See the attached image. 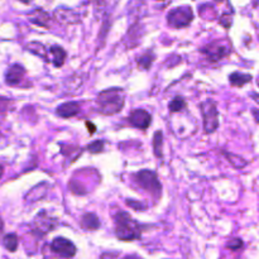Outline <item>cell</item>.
I'll list each match as a JSON object with an SVG mask.
<instances>
[{
    "label": "cell",
    "mask_w": 259,
    "mask_h": 259,
    "mask_svg": "<svg viewBox=\"0 0 259 259\" xmlns=\"http://www.w3.org/2000/svg\"><path fill=\"white\" fill-rule=\"evenodd\" d=\"M125 95L121 89H108L96 98V108L103 115H114L124 108Z\"/></svg>",
    "instance_id": "cell-1"
},
{
    "label": "cell",
    "mask_w": 259,
    "mask_h": 259,
    "mask_svg": "<svg viewBox=\"0 0 259 259\" xmlns=\"http://www.w3.org/2000/svg\"><path fill=\"white\" fill-rule=\"evenodd\" d=\"M86 126H88V128H89V133H90V134L95 133L96 128H95V125H94L93 123H90V121H86Z\"/></svg>",
    "instance_id": "cell-27"
},
{
    "label": "cell",
    "mask_w": 259,
    "mask_h": 259,
    "mask_svg": "<svg viewBox=\"0 0 259 259\" xmlns=\"http://www.w3.org/2000/svg\"><path fill=\"white\" fill-rule=\"evenodd\" d=\"M253 114H254V116H255V120L259 123V111L257 110V109H254V110H253Z\"/></svg>",
    "instance_id": "cell-28"
},
{
    "label": "cell",
    "mask_w": 259,
    "mask_h": 259,
    "mask_svg": "<svg viewBox=\"0 0 259 259\" xmlns=\"http://www.w3.org/2000/svg\"><path fill=\"white\" fill-rule=\"evenodd\" d=\"M126 204H128L129 206L133 207V209H136V210H143V209H146V207H147V205H143L142 202L136 201V200H126Z\"/></svg>",
    "instance_id": "cell-24"
},
{
    "label": "cell",
    "mask_w": 259,
    "mask_h": 259,
    "mask_svg": "<svg viewBox=\"0 0 259 259\" xmlns=\"http://www.w3.org/2000/svg\"><path fill=\"white\" fill-rule=\"evenodd\" d=\"M81 225L82 228L88 230H96L100 228V220L93 212H88L82 217V220H81Z\"/></svg>",
    "instance_id": "cell-14"
},
{
    "label": "cell",
    "mask_w": 259,
    "mask_h": 259,
    "mask_svg": "<svg viewBox=\"0 0 259 259\" xmlns=\"http://www.w3.org/2000/svg\"><path fill=\"white\" fill-rule=\"evenodd\" d=\"M51 249L63 258H72L76 254L75 244L66 238H55L51 243Z\"/></svg>",
    "instance_id": "cell-8"
},
{
    "label": "cell",
    "mask_w": 259,
    "mask_h": 259,
    "mask_svg": "<svg viewBox=\"0 0 259 259\" xmlns=\"http://www.w3.org/2000/svg\"><path fill=\"white\" fill-rule=\"evenodd\" d=\"M51 55H52V62L56 67H61L65 63L66 60V51L60 46H53L50 50Z\"/></svg>",
    "instance_id": "cell-15"
},
{
    "label": "cell",
    "mask_w": 259,
    "mask_h": 259,
    "mask_svg": "<svg viewBox=\"0 0 259 259\" xmlns=\"http://www.w3.org/2000/svg\"><path fill=\"white\" fill-rule=\"evenodd\" d=\"M24 75L25 70L23 66L13 65L8 68L7 73H5V82L10 86H17L22 82Z\"/></svg>",
    "instance_id": "cell-10"
},
{
    "label": "cell",
    "mask_w": 259,
    "mask_h": 259,
    "mask_svg": "<svg viewBox=\"0 0 259 259\" xmlns=\"http://www.w3.org/2000/svg\"><path fill=\"white\" fill-rule=\"evenodd\" d=\"M115 220V235L120 240L124 242H131V240L139 239L142 235V227L132 219L129 214L124 211H119L114 217Z\"/></svg>",
    "instance_id": "cell-2"
},
{
    "label": "cell",
    "mask_w": 259,
    "mask_h": 259,
    "mask_svg": "<svg viewBox=\"0 0 259 259\" xmlns=\"http://www.w3.org/2000/svg\"><path fill=\"white\" fill-rule=\"evenodd\" d=\"M162 146H163V134L162 132H156L153 136V149L154 154H156L158 158L162 157Z\"/></svg>",
    "instance_id": "cell-18"
},
{
    "label": "cell",
    "mask_w": 259,
    "mask_h": 259,
    "mask_svg": "<svg viewBox=\"0 0 259 259\" xmlns=\"http://www.w3.org/2000/svg\"><path fill=\"white\" fill-rule=\"evenodd\" d=\"M220 24L224 25L225 28H229L230 25H232V15H229V14L223 15L222 19H220Z\"/></svg>",
    "instance_id": "cell-26"
},
{
    "label": "cell",
    "mask_w": 259,
    "mask_h": 259,
    "mask_svg": "<svg viewBox=\"0 0 259 259\" xmlns=\"http://www.w3.org/2000/svg\"><path fill=\"white\" fill-rule=\"evenodd\" d=\"M215 2H218V3H222L223 0H215Z\"/></svg>",
    "instance_id": "cell-31"
},
{
    "label": "cell",
    "mask_w": 259,
    "mask_h": 259,
    "mask_svg": "<svg viewBox=\"0 0 259 259\" xmlns=\"http://www.w3.org/2000/svg\"><path fill=\"white\" fill-rule=\"evenodd\" d=\"M123 259H139L137 255H126V257H124Z\"/></svg>",
    "instance_id": "cell-29"
},
{
    "label": "cell",
    "mask_w": 259,
    "mask_h": 259,
    "mask_svg": "<svg viewBox=\"0 0 259 259\" xmlns=\"http://www.w3.org/2000/svg\"><path fill=\"white\" fill-rule=\"evenodd\" d=\"M194 19V13L190 7H179L172 9L167 15V22L172 28H184L190 25Z\"/></svg>",
    "instance_id": "cell-5"
},
{
    "label": "cell",
    "mask_w": 259,
    "mask_h": 259,
    "mask_svg": "<svg viewBox=\"0 0 259 259\" xmlns=\"http://www.w3.org/2000/svg\"><path fill=\"white\" fill-rule=\"evenodd\" d=\"M225 156L228 157V159H230V163H232L233 166L235 167V168H239V166H238V163H237L238 161H239V162H243V161H245V159L240 158V157H237V156H234V154H228V153H225Z\"/></svg>",
    "instance_id": "cell-25"
},
{
    "label": "cell",
    "mask_w": 259,
    "mask_h": 259,
    "mask_svg": "<svg viewBox=\"0 0 259 259\" xmlns=\"http://www.w3.org/2000/svg\"><path fill=\"white\" fill-rule=\"evenodd\" d=\"M29 20L32 23H34V24L39 25V27L48 28V27H50L51 17H50V14H48V13L45 12V10L35 9V10H33L32 13H30Z\"/></svg>",
    "instance_id": "cell-13"
},
{
    "label": "cell",
    "mask_w": 259,
    "mask_h": 259,
    "mask_svg": "<svg viewBox=\"0 0 259 259\" xmlns=\"http://www.w3.org/2000/svg\"><path fill=\"white\" fill-rule=\"evenodd\" d=\"M20 2H22V3H24V4H29V3L32 2V0H20Z\"/></svg>",
    "instance_id": "cell-30"
},
{
    "label": "cell",
    "mask_w": 259,
    "mask_h": 259,
    "mask_svg": "<svg viewBox=\"0 0 259 259\" xmlns=\"http://www.w3.org/2000/svg\"><path fill=\"white\" fill-rule=\"evenodd\" d=\"M133 177L134 181L138 184L141 189L146 190L149 194L159 196L162 191V185L159 184L156 172L151 171V169H142V171L137 172Z\"/></svg>",
    "instance_id": "cell-3"
},
{
    "label": "cell",
    "mask_w": 259,
    "mask_h": 259,
    "mask_svg": "<svg viewBox=\"0 0 259 259\" xmlns=\"http://www.w3.org/2000/svg\"><path fill=\"white\" fill-rule=\"evenodd\" d=\"M250 80H252V76L248 75V73L234 72L229 76L230 85L235 86V88H242L243 85L248 83Z\"/></svg>",
    "instance_id": "cell-16"
},
{
    "label": "cell",
    "mask_w": 259,
    "mask_h": 259,
    "mask_svg": "<svg viewBox=\"0 0 259 259\" xmlns=\"http://www.w3.org/2000/svg\"><path fill=\"white\" fill-rule=\"evenodd\" d=\"M129 121L139 129H147L151 125L152 115L144 109H136L129 115Z\"/></svg>",
    "instance_id": "cell-9"
},
{
    "label": "cell",
    "mask_w": 259,
    "mask_h": 259,
    "mask_svg": "<svg viewBox=\"0 0 259 259\" xmlns=\"http://www.w3.org/2000/svg\"><path fill=\"white\" fill-rule=\"evenodd\" d=\"M243 242L240 239H233L228 242V248L233 250H238V249H242L243 248Z\"/></svg>",
    "instance_id": "cell-23"
},
{
    "label": "cell",
    "mask_w": 259,
    "mask_h": 259,
    "mask_svg": "<svg viewBox=\"0 0 259 259\" xmlns=\"http://www.w3.org/2000/svg\"><path fill=\"white\" fill-rule=\"evenodd\" d=\"M201 52L206 56L209 60L211 61H220L224 57L229 56L230 48L225 45L222 40H218V42L209 43L207 46H205L204 48H201Z\"/></svg>",
    "instance_id": "cell-6"
},
{
    "label": "cell",
    "mask_w": 259,
    "mask_h": 259,
    "mask_svg": "<svg viewBox=\"0 0 259 259\" xmlns=\"http://www.w3.org/2000/svg\"><path fill=\"white\" fill-rule=\"evenodd\" d=\"M28 51H30L32 53H34V55L39 56V57H42L43 60L47 61L48 57H47V51H46L45 46L40 45V43L38 42H32L29 43V45L27 46Z\"/></svg>",
    "instance_id": "cell-17"
},
{
    "label": "cell",
    "mask_w": 259,
    "mask_h": 259,
    "mask_svg": "<svg viewBox=\"0 0 259 259\" xmlns=\"http://www.w3.org/2000/svg\"><path fill=\"white\" fill-rule=\"evenodd\" d=\"M201 114L204 118V129L207 134L214 133L219 126V113H218L217 104L212 100L205 101L201 104Z\"/></svg>",
    "instance_id": "cell-4"
},
{
    "label": "cell",
    "mask_w": 259,
    "mask_h": 259,
    "mask_svg": "<svg viewBox=\"0 0 259 259\" xmlns=\"http://www.w3.org/2000/svg\"><path fill=\"white\" fill-rule=\"evenodd\" d=\"M56 227H57V220L51 218L50 215L46 214L45 211L39 212V214L34 218V220H33V230L40 235L47 234L48 232L55 229Z\"/></svg>",
    "instance_id": "cell-7"
},
{
    "label": "cell",
    "mask_w": 259,
    "mask_h": 259,
    "mask_svg": "<svg viewBox=\"0 0 259 259\" xmlns=\"http://www.w3.org/2000/svg\"><path fill=\"white\" fill-rule=\"evenodd\" d=\"M152 62H153V56L147 53V55H143L142 57L138 58V65L141 68H144V70H148L151 67Z\"/></svg>",
    "instance_id": "cell-21"
},
{
    "label": "cell",
    "mask_w": 259,
    "mask_h": 259,
    "mask_svg": "<svg viewBox=\"0 0 259 259\" xmlns=\"http://www.w3.org/2000/svg\"><path fill=\"white\" fill-rule=\"evenodd\" d=\"M80 111V104L75 103V101H68V103L61 104L57 109H56V114L61 118H72V116L77 115Z\"/></svg>",
    "instance_id": "cell-12"
},
{
    "label": "cell",
    "mask_w": 259,
    "mask_h": 259,
    "mask_svg": "<svg viewBox=\"0 0 259 259\" xmlns=\"http://www.w3.org/2000/svg\"><path fill=\"white\" fill-rule=\"evenodd\" d=\"M55 18L62 24H75L80 20L77 13L72 12L70 9H66V8H57L55 10Z\"/></svg>",
    "instance_id": "cell-11"
},
{
    "label": "cell",
    "mask_w": 259,
    "mask_h": 259,
    "mask_svg": "<svg viewBox=\"0 0 259 259\" xmlns=\"http://www.w3.org/2000/svg\"><path fill=\"white\" fill-rule=\"evenodd\" d=\"M18 237L15 234H7L3 239V244L9 252H15L18 248Z\"/></svg>",
    "instance_id": "cell-19"
},
{
    "label": "cell",
    "mask_w": 259,
    "mask_h": 259,
    "mask_svg": "<svg viewBox=\"0 0 259 259\" xmlns=\"http://www.w3.org/2000/svg\"><path fill=\"white\" fill-rule=\"evenodd\" d=\"M168 108L172 113H179V111L184 110V109L186 108V100H185L182 96H176V98L169 103Z\"/></svg>",
    "instance_id": "cell-20"
},
{
    "label": "cell",
    "mask_w": 259,
    "mask_h": 259,
    "mask_svg": "<svg viewBox=\"0 0 259 259\" xmlns=\"http://www.w3.org/2000/svg\"><path fill=\"white\" fill-rule=\"evenodd\" d=\"M88 149L91 153H100L104 149V141H95L88 147Z\"/></svg>",
    "instance_id": "cell-22"
}]
</instances>
